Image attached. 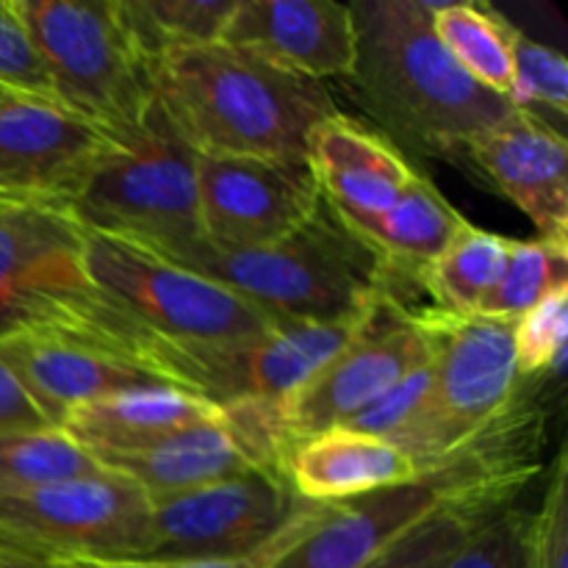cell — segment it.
<instances>
[{"instance_id": "836d02e7", "label": "cell", "mask_w": 568, "mask_h": 568, "mask_svg": "<svg viewBox=\"0 0 568 568\" xmlns=\"http://www.w3.org/2000/svg\"><path fill=\"white\" fill-rule=\"evenodd\" d=\"M527 519L516 503L491 510L444 568H525Z\"/></svg>"}, {"instance_id": "d6a6232c", "label": "cell", "mask_w": 568, "mask_h": 568, "mask_svg": "<svg viewBox=\"0 0 568 568\" xmlns=\"http://www.w3.org/2000/svg\"><path fill=\"white\" fill-rule=\"evenodd\" d=\"M0 89L14 98L55 105L48 72L17 14L14 0H0Z\"/></svg>"}, {"instance_id": "9c48e42d", "label": "cell", "mask_w": 568, "mask_h": 568, "mask_svg": "<svg viewBox=\"0 0 568 568\" xmlns=\"http://www.w3.org/2000/svg\"><path fill=\"white\" fill-rule=\"evenodd\" d=\"M83 270L92 286L139 327L175 342H244L286 325L222 283L122 239L87 233Z\"/></svg>"}, {"instance_id": "4fadbf2b", "label": "cell", "mask_w": 568, "mask_h": 568, "mask_svg": "<svg viewBox=\"0 0 568 568\" xmlns=\"http://www.w3.org/2000/svg\"><path fill=\"white\" fill-rule=\"evenodd\" d=\"M200 227L220 250L272 247L322 203L308 159L197 153Z\"/></svg>"}, {"instance_id": "603a6c76", "label": "cell", "mask_w": 568, "mask_h": 568, "mask_svg": "<svg viewBox=\"0 0 568 568\" xmlns=\"http://www.w3.org/2000/svg\"><path fill=\"white\" fill-rule=\"evenodd\" d=\"M342 216V214H338ZM388 266L425 270L453 242L464 216L444 200V194L416 172L397 203L383 214L342 216Z\"/></svg>"}, {"instance_id": "ac0fdd59", "label": "cell", "mask_w": 568, "mask_h": 568, "mask_svg": "<svg viewBox=\"0 0 568 568\" xmlns=\"http://www.w3.org/2000/svg\"><path fill=\"white\" fill-rule=\"evenodd\" d=\"M519 205L541 242L568 250V148L564 131L530 111L505 116L464 150Z\"/></svg>"}, {"instance_id": "52a82bcc", "label": "cell", "mask_w": 568, "mask_h": 568, "mask_svg": "<svg viewBox=\"0 0 568 568\" xmlns=\"http://www.w3.org/2000/svg\"><path fill=\"white\" fill-rule=\"evenodd\" d=\"M369 314L327 325L286 322L244 342H175L144 331L128 316L116 347L125 361L211 405L286 399L353 342Z\"/></svg>"}, {"instance_id": "ba28073f", "label": "cell", "mask_w": 568, "mask_h": 568, "mask_svg": "<svg viewBox=\"0 0 568 568\" xmlns=\"http://www.w3.org/2000/svg\"><path fill=\"white\" fill-rule=\"evenodd\" d=\"M430 338L433 386L419 414L392 442L416 471L442 464L508 410L519 392L510 322L436 314Z\"/></svg>"}, {"instance_id": "44dd1931", "label": "cell", "mask_w": 568, "mask_h": 568, "mask_svg": "<svg viewBox=\"0 0 568 568\" xmlns=\"http://www.w3.org/2000/svg\"><path fill=\"white\" fill-rule=\"evenodd\" d=\"M220 416V405L194 397L181 388L155 386L111 394L81 405L64 419L61 430L94 453H125V449L150 447L172 433L189 430Z\"/></svg>"}, {"instance_id": "f546056e", "label": "cell", "mask_w": 568, "mask_h": 568, "mask_svg": "<svg viewBox=\"0 0 568 568\" xmlns=\"http://www.w3.org/2000/svg\"><path fill=\"white\" fill-rule=\"evenodd\" d=\"M510 333H514L516 372L521 381L560 377L568 338V286L555 288L541 303L510 322Z\"/></svg>"}, {"instance_id": "7a4b0ae2", "label": "cell", "mask_w": 568, "mask_h": 568, "mask_svg": "<svg viewBox=\"0 0 568 568\" xmlns=\"http://www.w3.org/2000/svg\"><path fill=\"white\" fill-rule=\"evenodd\" d=\"M355 94L394 136L433 153L466 150L514 114L510 100L466 75L433 31L430 0H361Z\"/></svg>"}, {"instance_id": "83f0119b", "label": "cell", "mask_w": 568, "mask_h": 568, "mask_svg": "<svg viewBox=\"0 0 568 568\" xmlns=\"http://www.w3.org/2000/svg\"><path fill=\"white\" fill-rule=\"evenodd\" d=\"M508 503H488V499H464L433 510L416 521L408 532L397 538L392 547L383 549L364 568H444L453 555L469 541L471 532L480 527L491 510Z\"/></svg>"}, {"instance_id": "7c38bea8", "label": "cell", "mask_w": 568, "mask_h": 568, "mask_svg": "<svg viewBox=\"0 0 568 568\" xmlns=\"http://www.w3.org/2000/svg\"><path fill=\"white\" fill-rule=\"evenodd\" d=\"M70 209L0 203V342L75 314L98 288Z\"/></svg>"}, {"instance_id": "4dcf8cb0", "label": "cell", "mask_w": 568, "mask_h": 568, "mask_svg": "<svg viewBox=\"0 0 568 568\" xmlns=\"http://www.w3.org/2000/svg\"><path fill=\"white\" fill-rule=\"evenodd\" d=\"M510 59H514V89H510V103L519 111L541 116L544 111H552L558 116V125H564L568 109V61L558 50L536 42L519 28H514L510 37Z\"/></svg>"}, {"instance_id": "1f68e13d", "label": "cell", "mask_w": 568, "mask_h": 568, "mask_svg": "<svg viewBox=\"0 0 568 568\" xmlns=\"http://www.w3.org/2000/svg\"><path fill=\"white\" fill-rule=\"evenodd\" d=\"M538 514L527 519L525 568H568V458L560 447Z\"/></svg>"}, {"instance_id": "f1b7e54d", "label": "cell", "mask_w": 568, "mask_h": 568, "mask_svg": "<svg viewBox=\"0 0 568 568\" xmlns=\"http://www.w3.org/2000/svg\"><path fill=\"white\" fill-rule=\"evenodd\" d=\"M568 286V250L547 242H510L508 261L483 300L477 316L499 322L519 320L555 288Z\"/></svg>"}, {"instance_id": "8992f818", "label": "cell", "mask_w": 568, "mask_h": 568, "mask_svg": "<svg viewBox=\"0 0 568 568\" xmlns=\"http://www.w3.org/2000/svg\"><path fill=\"white\" fill-rule=\"evenodd\" d=\"M55 105L103 133L136 125L153 100L150 64L122 0H14Z\"/></svg>"}, {"instance_id": "2e32d148", "label": "cell", "mask_w": 568, "mask_h": 568, "mask_svg": "<svg viewBox=\"0 0 568 568\" xmlns=\"http://www.w3.org/2000/svg\"><path fill=\"white\" fill-rule=\"evenodd\" d=\"M111 133L37 100H0V203L70 209Z\"/></svg>"}, {"instance_id": "d4e9b609", "label": "cell", "mask_w": 568, "mask_h": 568, "mask_svg": "<svg viewBox=\"0 0 568 568\" xmlns=\"http://www.w3.org/2000/svg\"><path fill=\"white\" fill-rule=\"evenodd\" d=\"M433 31L447 53L464 67L466 75L475 78L488 92L510 100L514 26L503 14L483 3H433Z\"/></svg>"}, {"instance_id": "30bf717a", "label": "cell", "mask_w": 568, "mask_h": 568, "mask_svg": "<svg viewBox=\"0 0 568 568\" xmlns=\"http://www.w3.org/2000/svg\"><path fill=\"white\" fill-rule=\"evenodd\" d=\"M0 547L59 566L142 560L150 497L114 471L0 499Z\"/></svg>"}, {"instance_id": "8fae6325", "label": "cell", "mask_w": 568, "mask_h": 568, "mask_svg": "<svg viewBox=\"0 0 568 568\" xmlns=\"http://www.w3.org/2000/svg\"><path fill=\"white\" fill-rule=\"evenodd\" d=\"M283 469H247L225 480L150 499L142 560H242L275 547L308 510Z\"/></svg>"}, {"instance_id": "d6986e66", "label": "cell", "mask_w": 568, "mask_h": 568, "mask_svg": "<svg viewBox=\"0 0 568 568\" xmlns=\"http://www.w3.org/2000/svg\"><path fill=\"white\" fill-rule=\"evenodd\" d=\"M305 159L322 197L342 216L383 214L416 178L414 166L383 133H372L338 111L311 131Z\"/></svg>"}, {"instance_id": "4316f807", "label": "cell", "mask_w": 568, "mask_h": 568, "mask_svg": "<svg viewBox=\"0 0 568 568\" xmlns=\"http://www.w3.org/2000/svg\"><path fill=\"white\" fill-rule=\"evenodd\" d=\"M122 9L150 64L172 48L220 42L236 0H122Z\"/></svg>"}, {"instance_id": "7402d4cb", "label": "cell", "mask_w": 568, "mask_h": 568, "mask_svg": "<svg viewBox=\"0 0 568 568\" xmlns=\"http://www.w3.org/2000/svg\"><path fill=\"white\" fill-rule=\"evenodd\" d=\"M92 458L98 460L100 469L125 477L150 499L192 491V488L253 469L242 449L227 436L220 416L189 430L172 433L150 447L125 449V453H94Z\"/></svg>"}, {"instance_id": "3957f363", "label": "cell", "mask_w": 568, "mask_h": 568, "mask_svg": "<svg viewBox=\"0 0 568 568\" xmlns=\"http://www.w3.org/2000/svg\"><path fill=\"white\" fill-rule=\"evenodd\" d=\"M150 78L153 98L200 155L305 159L311 131L336 114L322 81L222 42L166 50L150 61Z\"/></svg>"}, {"instance_id": "484cf974", "label": "cell", "mask_w": 568, "mask_h": 568, "mask_svg": "<svg viewBox=\"0 0 568 568\" xmlns=\"http://www.w3.org/2000/svg\"><path fill=\"white\" fill-rule=\"evenodd\" d=\"M103 471L59 427L0 433V499Z\"/></svg>"}, {"instance_id": "277c9868", "label": "cell", "mask_w": 568, "mask_h": 568, "mask_svg": "<svg viewBox=\"0 0 568 568\" xmlns=\"http://www.w3.org/2000/svg\"><path fill=\"white\" fill-rule=\"evenodd\" d=\"M170 264L222 283L272 320L311 325L369 314L386 272V261L325 197L292 236L272 247L220 250L203 242Z\"/></svg>"}, {"instance_id": "74e56055", "label": "cell", "mask_w": 568, "mask_h": 568, "mask_svg": "<svg viewBox=\"0 0 568 568\" xmlns=\"http://www.w3.org/2000/svg\"><path fill=\"white\" fill-rule=\"evenodd\" d=\"M0 568H64L59 564H50V560L33 558V555L14 552V549L0 547Z\"/></svg>"}, {"instance_id": "e0dca14e", "label": "cell", "mask_w": 568, "mask_h": 568, "mask_svg": "<svg viewBox=\"0 0 568 568\" xmlns=\"http://www.w3.org/2000/svg\"><path fill=\"white\" fill-rule=\"evenodd\" d=\"M220 42L308 81L355 67L353 11L336 0H236Z\"/></svg>"}, {"instance_id": "8d00e7d4", "label": "cell", "mask_w": 568, "mask_h": 568, "mask_svg": "<svg viewBox=\"0 0 568 568\" xmlns=\"http://www.w3.org/2000/svg\"><path fill=\"white\" fill-rule=\"evenodd\" d=\"M42 427L50 425L39 416V410L28 403L22 388L17 386L14 377L9 375V369L0 364V433L42 430Z\"/></svg>"}, {"instance_id": "5b68a950", "label": "cell", "mask_w": 568, "mask_h": 568, "mask_svg": "<svg viewBox=\"0 0 568 568\" xmlns=\"http://www.w3.org/2000/svg\"><path fill=\"white\" fill-rule=\"evenodd\" d=\"M70 214L87 233L122 239L166 261L205 242L197 150L159 100H150L136 125L111 133Z\"/></svg>"}, {"instance_id": "e575fe53", "label": "cell", "mask_w": 568, "mask_h": 568, "mask_svg": "<svg viewBox=\"0 0 568 568\" xmlns=\"http://www.w3.org/2000/svg\"><path fill=\"white\" fill-rule=\"evenodd\" d=\"M430 386H433V361L427 358L425 364L410 369L397 386L388 388L381 399H375L369 408L355 414L353 419L342 427L366 433V436L392 438L394 433L403 430V427L419 414L427 394H430Z\"/></svg>"}, {"instance_id": "f35d334b", "label": "cell", "mask_w": 568, "mask_h": 568, "mask_svg": "<svg viewBox=\"0 0 568 568\" xmlns=\"http://www.w3.org/2000/svg\"><path fill=\"white\" fill-rule=\"evenodd\" d=\"M6 98H14V94H9V92H3V89H0V100H6Z\"/></svg>"}, {"instance_id": "d590c367", "label": "cell", "mask_w": 568, "mask_h": 568, "mask_svg": "<svg viewBox=\"0 0 568 568\" xmlns=\"http://www.w3.org/2000/svg\"><path fill=\"white\" fill-rule=\"evenodd\" d=\"M320 508L322 505L311 503L308 510L303 514V519H300L275 547L264 549V552L258 555H250V558L242 560H116V564H72L64 568H266L283 549H288L300 536H303L305 527L316 519Z\"/></svg>"}, {"instance_id": "5bb4252c", "label": "cell", "mask_w": 568, "mask_h": 568, "mask_svg": "<svg viewBox=\"0 0 568 568\" xmlns=\"http://www.w3.org/2000/svg\"><path fill=\"white\" fill-rule=\"evenodd\" d=\"M427 358V333L377 297L369 320L353 342L327 361L303 388L283 399L288 438L294 442L347 425Z\"/></svg>"}, {"instance_id": "9a60e30c", "label": "cell", "mask_w": 568, "mask_h": 568, "mask_svg": "<svg viewBox=\"0 0 568 568\" xmlns=\"http://www.w3.org/2000/svg\"><path fill=\"white\" fill-rule=\"evenodd\" d=\"M0 364L39 416L59 430L72 410L94 399L133 388L170 386L153 372L100 347L70 320L3 338Z\"/></svg>"}, {"instance_id": "cb8c5ba5", "label": "cell", "mask_w": 568, "mask_h": 568, "mask_svg": "<svg viewBox=\"0 0 568 568\" xmlns=\"http://www.w3.org/2000/svg\"><path fill=\"white\" fill-rule=\"evenodd\" d=\"M508 250L510 239L464 222L442 255L422 270V283L436 308L453 316H475L503 275Z\"/></svg>"}, {"instance_id": "ffe728a7", "label": "cell", "mask_w": 568, "mask_h": 568, "mask_svg": "<svg viewBox=\"0 0 568 568\" xmlns=\"http://www.w3.org/2000/svg\"><path fill=\"white\" fill-rule=\"evenodd\" d=\"M281 469L297 497L316 505L347 503L419 475L392 442L349 427L294 438Z\"/></svg>"}, {"instance_id": "6da1fadb", "label": "cell", "mask_w": 568, "mask_h": 568, "mask_svg": "<svg viewBox=\"0 0 568 568\" xmlns=\"http://www.w3.org/2000/svg\"><path fill=\"white\" fill-rule=\"evenodd\" d=\"M541 377L521 381L514 403L480 436L410 480L347 503L322 505L303 536L266 568H364L433 510L464 499L516 503L536 477L544 438Z\"/></svg>"}]
</instances>
